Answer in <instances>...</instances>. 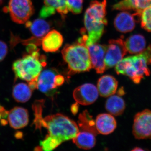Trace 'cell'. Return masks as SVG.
<instances>
[{"label":"cell","instance_id":"obj_1","mask_svg":"<svg viewBox=\"0 0 151 151\" xmlns=\"http://www.w3.org/2000/svg\"><path fill=\"white\" fill-rule=\"evenodd\" d=\"M34 124L36 129L42 127L48 131V137L58 147L63 142L72 139L79 132V128L74 121L61 114H54L42 118H36Z\"/></svg>","mask_w":151,"mask_h":151},{"label":"cell","instance_id":"obj_2","mask_svg":"<svg viewBox=\"0 0 151 151\" xmlns=\"http://www.w3.org/2000/svg\"><path fill=\"white\" fill-rule=\"evenodd\" d=\"M107 1L104 0L102 2L92 1L86 9L84 15V26L87 33L86 44L97 43L103 35L105 26L108 24L106 19Z\"/></svg>","mask_w":151,"mask_h":151},{"label":"cell","instance_id":"obj_3","mask_svg":"<svg viewBox=\"0 0 151 151\" xmlns=\"http://www.w3.org/2000/svg\"><path fill=\"white\" fill-rule=\"evenodd\" d=\"M86 42V38L82 36L76 43L66 45L63 49V58L67 63L70 73L86 72L92 68Z\"/></svg>","mask_w":151,"mask_h":151},{"label":"cell","instance_id":"obj_4","mask_svg":"<svg viewBox=\"0 0 151 151\" xmlns=\"http://www.w3.org/2000/svg\"><path fill=\"white\" fill-rule=\"evenodd\" d=\"M46 64L45 58L43 55L35 56L28 53L14 62L12 69L16 78L29 82L37 81L42 67Z\"/></svg>","mask_w":151,"mask_h":151},{"label":"cell","instance_id":"obj_5","mask_svg":"<svg viewBox=\"0 0 151 151\" xmlns=\"http://www.w3.org/2000/svg\"><path fill=\"white\" fill-rule=\"evenodd\" d=\"M7 10L12 20L19 24L25 23L35 11L31 0H10Z\"/></svg>","mask_w":151,"mask_h":151},{"label":"cell","instance_id":"obj_6","mask_svg":"<svg viewBox=\"0 0 151 151\" xmlns=\"http://www.w3.org/2000/svg\"><path fill=\"white\" fill-rule=\"evenodd\" d=\"M62 84L63 78L61 75L58 74L54 70L46 69L41 71L39 76L37 89L49 96Z\"/></svg>","mask_w":151,"mask_h":151},{"label":"cell","instance_id":"obj_7","mask_svg":"<svg viewBox=\"0 0 151 151\" xmlns=\"http://www.w3.org/2000/svg\"><path fill=\"white\" fill-rule=\"evenodd\" d=\"M127 51L124 42L122 39L109 41L105 57L106 69L116 66L123 59Z\"/></svg>","mask_w":151,"mask_h":151},{"label":"cell","instance_id":"obj_8","mask_svg":"<svg viewBox=\"0 0 151 151\" xmlns=\"http://www.w3.org/2000/svg\"><path fill=\"white\" fill-rule=\"evenodd\" d=\"M133 134L138 139L151 138V111L144 110L135 116Z\"/></svg>","mask_w":151,"mask_h":151},{"label":"cell","instance_id":"obj_9","mask_svg":"<svg viewBox=\"0 0 151 151\" xmlns=\"http://www.w3.org/2000/svg\"><path fill=\"white\" fill-rule=\"evenodd\" d=\"M99 95L98 89L94 84H82L74 89L73 97L76 103L83 105H91L95 102Z\"/></svg>","mask_w":151,"mask_h":151},{"label":"cell","instance_id":"obj_10","mask_svg":"<svg viewBox=\"0 0 151 151\" xmlns=\"http://www.w3.org/2000/svg\"><path fill=\"white\" fill-rule=\"evenodd\" d=\"M107 47L95 43L87 46L92 68L97 73H103L106 70L105 57Z\"/></svg>","mask_w":151,"mask_h":151},{"label":"cell","instance_id":"obj_11","mask_svg":"<svg viewBox=\"0 0 151 151\" xmlns=\"http://www.w3.org/2000/svg\"><path fill=\"white\" fill-rule=\"evenodd\" d=\"M28 111L22 107H15L9 111L8 120L11 127L15 129H22L29 122Z\"/></svg>","mask_w":151,"mask_h":151},{"label":"cell","instance_id":"obj_12","mask_svg":"<svg viewBox=\"0 0 151 151\" xmlns=\"http://www.w3.org/2000/svg\"><path fill=\"white\" fill-rule=\"evenodd\" d=\"M63 41L61 34L53 30L47 33L42 39V49L47 52H55L62 46Z\"/></svg>","mask_w":151,"mask_h":151},{"label":"cell","instance_id":"obj_13","mask_svg":"<svg viewBox=\"0 0 151 151\" xmlns=\"http://www.w3.org/2000/svg\"><path fill=\"white\" fill-rule=\"evenodd\" d=\"M96 129L99 134L108 135L117 127L116 119L111 114L102 113L97 116L95 121Z\"/></svg>","mask_w":151,"mask_h":151},{"label":"cell","instance_id":"obj_14","mask_svg":"<svg viewBox=\"0 0 151 151\" xmlns=\"http://www.w3.org/2000/svg\"><path fill=\"white\" fill-rule=\"evenodd\" d=\"M118 82L112 76L105 75L101 76L97 82L99 94L104 97H110L116 93Z\"/></svg>","mask_w":151,"mask_h":151},{"label":"cell","instance_id":"obj_15","mask_svg":"<svg viewBox=\"0 0 151 151\" xmlns=\"http://www.w3.org/2000/svg\"><path fill=\"white\" fill-rule=\"evenodd\" d=\"M135 14H131L127 12H123L117 15L114 20L116 29L123 33L132 31L135 27Z\"/></svg>","mask_w":151,"mask_h":151},{"label":"cell","instance_id":"obj_16","mask_svg":"<svg viewBox=\"0 0 151 151\" xmlns=\"http://www.w3.org/2000/svg\"><path fill=\"white\" fill-rule=\"evenodd\" d=\"M151 6V0H122L114 5L113 9L117 10H132L141 13Z\"/></svg>","mask_w":151,"mask_h":151},{"label":"cell","instance_id":"obj_17","mask_svg":"<svg viewBox=\"0 0 151 151\" xmlns=\"http://www.w3.org/2000/svg\"><path fill=\"white\" fill-rule=\"evenodd\" d=\"M124 44L127 51L130 54H139L146 49L145 39L140 35L131 36L124 42Z\"/></svg>","mask_w":151,"mask_h":151},{"label":"cell","instance_id":"obj_18","mask_svg":"<svg viewBox=\"0 0 151 151\" xmlns=\"http://www.w3.org/2000/svg\"><path fill=\"white\" fill-rule=\"evenodd\" d=\"M95 136L91 132L81 130L72 140L79 148L89 150L94 147L96 144Z\"/></svg>","mask_w":151,"mask_h":151},{"label":"cell","instance_id":"obj_19","mask_svg":"<svg viewBox=\"0 0 151 151\" xmlns=\"http://www.w3.org/2000/svg\"><path fill=\"white\" fill-rule=\"evenodd\" d=\"M26 23V27L29 28L31 32L35 37L42 39L50 29L49 24L44 20L37 19L33 22L27 21Z\"/></svg>","mask_w":151,"mask_h":151},{"label":"cell","instance_id":"obj_20","mask_svg":"<svg viewBox=\"0 0 151 151\" xmlns=\"http://www.w3.org/2000/svg\"><path fill=\"white\" fill-rule=\"evenodd\" d=\"M105 107L106 110L111 115L119 116L124 113L126 104L122 97L113 94L109 97L105 103Z\"/></svg>","mask_w":151,"mask_h":151},{"label":"cell","instance_id":"obj_21","mask_svg":"<svg viewBox=\"0 0 151 151\" xmlns=\"http://www.w3.org/2000/svg\"><path fill=\"white\" fill-rule=\"evenodd\" d=\"M32 90L28 85L24 83H19L14 86L12 95L14 99L19 103H24L30 99Z\"/></svg>","mask_w":151,"mask_h":151},{"label":"cell","instance_id":"obj_22","mask_svg":"<svg viewBox=\"0 0 151 151\" xmlns=\"http://www.w3.org/2000/svg\"><path fill=\"white\" fill-rule=\"evenodd\" d=\"M78 124L82 131L91 132L96 136L99 134L96 129L95 121L87 111H83L79 115Z\"/></svg>","mask_w":151,"mask_h":151},{"label":"cell","instance_id":"obj_23","mask_svg":"<svg viewBox=\"0 0 151 151\" xmlns=\"http://www.w3.org/2000/svg\"><path fill=\"white\" fill-rule=\"evenodd\" d=\"M140 18L142 27L151 32V6L141 12Z\"/></svg>","mask_w":151,"mask_h":151},{"label":"cell","instance_id":"obj_24","mask_svg":"<svg viewBox=\"0 0 151 151\" xmlns=\"http://www.w3.org/2000/svg\"><path fill=\"white\" fill-rule=\"evenodd\" d=\"M66 6L68 11L73 14H79L82 10L83 0H66Z\"/></svg>","mask_w":151,"mask_h":151},{"label":"cell","instance_id":"obj_25","mask_svg":"<svg viewBox=\"0 0 151 151\" xmlns=\"http://www.w3.org/2000/svg\"><path fill=\"white\" fill-rule=\"evenodd\" d=\"M55 11L54 9L44 6L41 10L40 17L42 18H45L55 13Z\"/></svg>","mask_w":151,"mask_h":151},{"label":"cell","instance_id":"obj_26","mask_svg":"<svg viewBox=\"0 0 151 151\" xmlns=\"http://www.w3.org/2000/svg\"><path fill=\"white\" fill-rule=\"evenodd\" d=\"M7 45L3 41L0 40V62L4 59L8 52Z\"/></svg>","mask_w":151,"mask_h":151},{"label":"cell","instance_id":"obj_27","mask_svg":"<svg viewBox=\"0 0 151 151\" xmlns=\"http://www.w3.org/2000/svg\"><path fill=\"white\" fill-rule=\"evenodd\" d=\"M78 104L77 103V104H74L71 107V111L73 114H76L78 111Z\"/></svg>","mask_w":151,"mask_h":151},{"label":"cell","instance_id":"obj_28","mask_svg":"<svg viewBox=\"0 0 151 151\" xmlns=\"http://www.w3.org/2000/svg\"><path fill=\"white\" fill-rule=\"evenodd\" d=\"M21 132H17V133L16 134V137L17 138V139H19V138H21L22 137V134H21Z\"/></svg>","mask_w":151,"mask_h":151},{"label":"cell","instance_id":"obj_29","mask_svg":"<svg viewBox=\"0 0 151 151\" xmlns=\"http://www.w3.org/2000/svg\"><path fill=\"white\" fill-rule=\"evenodd\" d=\"M133 151H144V150L141 148L140 147H135V148L132 150Z\"/></svg>","mask_w":151,"mask_h":151},{"label":"cell","instance_id":"obj_30","mask_svg":"<svg viewBox=\"0 0 151 151\" xmlns=\"http://www.w3.org/2000/svg\"><path fill=\"white\" fill-rule=\"evenodd\" d=\"M3 0H0V4H1L3 3Z\"/></svg>","mask_w":151,"mask_h":151},{"label":"cell","instance_id":"obj_31","mask_svg":"<svg viewBox=\"0 0 151 151\" xmlns=\"http://www.w3.org/2000/svg\"><path fill=\"white\" fill-rule=\"evenodd\" d=\"M1 118H2V115L1 114V113H0V119H1Z\"/></svg>","mask_w":151,"mask_h":151}]
</instances>
